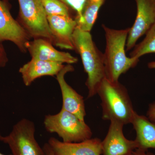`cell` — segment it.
Wrapping results in <instances>:
<instances>
[{
	"label": "cell",
	"mask_w": 155,
	"mask_h": 155,
	"mask_svg": "<svg viewBox=\"0 0 155 155\" xmlns=\"http://www.w3.org/2000/svg\"><path fill=\"white\" fill-rule=\"evenodd\" d=\"M1 136H2V135H1V134H0V137H1ZM0 155H5L3 154L2 153H1V152H0ZM9 155H13V154H12Z\"/></svg>",
	"instance_id": "cell-25"
},
{
	"label": "cell",
	"mask_w": 155,
	"mask_h": 155,
	"mask_svg": "<svg viewBox=\"0 0 155 155\" xmlns=\"http://www.w3.org/2000/svg\"><path fill=\"white\" fill-rule=\"evenodd\" d=\"M44 125L48 132L57 134L64 142H80L91 138L93 134L84 121L62 108L57 114L46 115Z\"/></svg>",
	"instance_id": "cell-4"
},
{
	"label": "cell",
	"mask_w": 155,
	"mask_h": 155,
	"mask_svg": "<svg viewBox=\"0 0 155 155\" xmlns=\"http://www.w3.org/2000/svg\"><path fill=\"white\" fill-rule=\"evenodd\" d=\"M147 117L155 123V102L150 104L147 113Z\"/></svg>",
	"instance_id": "cell-20"
},
{
	"label": "cell",
	"mask_w": 155,
	"mask_h": 155,
	"mask_svg": "<svg viewBox=\"0 0 155 155\" xmlns=\"http://www.w3.org/2000/svg\"><path fill=\"white\" fill-rule=\"evenodd\" d=\"M124 126L119 122H110L107 133L102 141V155H130L137 149L135 140L125 137Z\"/></svg>",
	"instance_id": "cell-8"
},
{
	"label": "cell",
	"mask_w": 155,
	"mask_h": 155,
	"mask_svg": "<svg viewBox=\"0 0 155 155\" xmlns=\"http://www.w3.org/2000/svg\"><path fill=\"white\" fill-rule=\"evenodd\" d=\"M43 148L45 152V153L46 155H54L48 143H45L43 147Z\"/></svg>",
	"instance_id": "cell-23"
},
{
	"label": "cell",
	"mask_w": 155,
	"mask_h": 155,
	"mask_svg": "<svg viewBox=\"0 0 155 155\" xmlns=\"http://www.w3.org/2000/svg\"><path fill=\"white\" fill-rule=\"evenodd\" d=\"M26 48L31 55L32 59L50 62L75 64L77 58L69 53L61 52L53 47L51 42L42 38H37L28 42Z\"/></svg>",
	"instance_id": "cell-13"
},
{
	"label": "cell",
	"mask_w": 155,
	"mask_h": 155,
	"mask_svg": "<svg viewBox=\"0 0 155 155\" xmlns=\"http://www.w3.org/2000/svg\"><path fill=\"white\" fill-rule=\"evenodd\" d=\"M101 101L102 119L125 125L131 124L136 112L127 89L119 81L112 82L105 78L97 91Z\"/></svg>",
	"instance_id": "cell-2"
},
{
	"label": "cell",
	"mask_w": 155,
	"mask_h": 155,
	"mask_svg": "<svg viewBox=\"0 0 155 155\" xmlns=\"http://www.w3.org/2000/svg\"><path fill=\"white\" fill-rule=\"evenodd\" d=\"M73 45L82 60L87 78L85 84L88 89L87 98L97 94L101 82L105 78L103 54L93 40L90 32L84 31L78 27L73 32Z\"/></svg>",
	"instance_id": "cell-3"
},
{
	"label": "cell",
	"mask_w": 155,
	"mask_h": 155,
	"mask_svg": "<svg viewBox=\"0 0 155 155\" xmlns=\"http://www.w3.org/2000/svg\"><path fill=\"white\" fill-rule=\"evenodd\" d=\"M47 19L56 45L62 49H75L72 36L77 26L76 20L59 15L48 16Z\"/></svg>",
	"instance_id": "cell-12"
},
{
	"label": "cell",
	"mask_w": 155,
	"mask_h": 155,
	"mask_svg": "<svg viewBox=\"0 0 155 155\" xmlns=\"http://www.w3.org/2000/svg\"><path fill=\"white\" fill-rule=\"evenodd\" d=\"M104 0H87L82 18L76 21L77 27L84 31L90 32L97 17L98 12Z\"/></svg>",
	"instance_id": "cell-16"
},
{
	"label": "cell",
	"mask_w": 155,
	"mask_h": 155,
	"mask_svg": "<svg viewBox=\"0 0 155 155\" xmlns=\"http://www.w3.org/2000/svg\"><path fill=\"white\" fill-rule=\"evenodd\" d=\"M147 66L150 69H155V61H152V62L149 63L148 64Z\"/></svg>",
	"instance_id": "cell-24"
},
{
	"label": "cell",
	"mask_w": 155,
	"mask_h": 155,
	"mask_svg": "<svg viewBox=\"0 0 155 155\" xmlns=\"http://www.w3.org/2000/svg\"><path fill=\"white\" fill-rule=\"evenodd\" d=\"M48 144L54 155H101L102 140L90 138L76 143H66L51 137Z\"/></svg>",
	"instance_id": "cell-11"
},
{
	"label": "cell",
	"mask_w": 155,
	"mask_h": 155,
	"mask_svg": "<svg viewBox=\"0 0 155 155\" xmlns=\"http://www.w3.org/2000/svg\"><path fill=\"white\" fill-rule=\"evenodd\" d=\"M74 70V67L71 64H68L64 66L56 75L63 99L62 108L84 121L86 113L83 97L68 84L65 79L66 74Z\"/></svg>",
	"instance_id": "cell-10"
},
{
	"label": "cell",
	"mask_w": 155,
	"mask_h": 155,
	"mask_svg": "<svg viewBox=\"0 0 155 155\" xmlns=\"http://www.w3.org/2000/svg\"><path fill=\"white\" fill-rule=\"evenodd\" d=\"M106 38V49L103 54L105 78L112 82L119 81L122 74L135 67L139 59L128 58L125 46L130 28L116 30L102 25Z\"/></svg>",
	"instance_id": "cell-1"
},
{
	"label": "cell",
	"mask_w": 155,
	"mask_h": 155,
	"mask_svg": "<svg viewBox=\"0 0 155 155\" xmlns=\"http://www.w3.org/2000/svg\"><path fill=\"white\" fill-rule=\"evenodd\" d=\"M3 1H4V0H3Z\"/></svg>",
	"instance_id": "cell-27"
},
{
	"label": "cell",
	"mask_w": 155,
	"mask_h": 155,
	"mask_svg": "<svg viewBox=\"0 0 155 155\" xmlns=\"http://www.w3.org/2000/svg\"><path fill=\"white\" fill-rule=\"evenodd\" d=\"M130 155H155L153 153L149 152L148 151H145L143 150L137 149L134 151Z\"/></svg>",
	"instance_id": "cell-22"
},
{
	"label": "cell",
	"mask_w": 155,
	"mask_h": 155,
	"mask_svg": "<svg viewBox=\"0 0 155 155\" xmlns=\"http://www.w3.org/2000/svg\"><path fill=\"white\" fill-rule=\"evenodd\" d=\"M60 1H61V2H63V3H65L64 2V0H60Z\"/></svg>",
	"instance_id": "cell-26"
},
{
	"label": "cell",
	"mask_w": 155,
	"mask_h": 155,
	"mask_svg": "<svg viewBox=\"0 0 155 155\" xmlns=\"http://www.w3.org/2000/svg\"><path fill=\"white\" fill-rule=\"evenodd\" d=\"M131 124L136 133L134 140L137 149L145 151L155 149V123L147 116L139 115L136 112Z\"/></svg>",
	"instance_id": "cell-15"
},
{
	"label": "cell",
	"mask_w": 155,
	"mask_h": 155,
	"mask_svg": "<svg viewBox=\"0 0 155 155\" xmlns=\"http://www.w3.org/2000/svg\"><path fill=\"white\" fill-rule=\"evenodd\" d=\"M155 53V22L146 34L144 39L130 53V58L139 59L147 54Z\"/></svg>",
	"instance_id": "cell-17"
},
{
	"label": "cell",
	"mask_w": 155,
	"mask_h": 155,
	"mask_svg": "<svg viewBox=\"0 0 155 155\" xmlns=\"http://www.w3.org/2000/svg\"><path fill=\"white\" fill-rule=\"evenodd\" d=\"M64 67L63 63L31 59L19 69V72L23 83L28 86L38 78L57 75Z\"/></svg>",
	"instance_id": "cell-14"
},
{
	"label": "cell",
	"mask_w": 155,
	"mask_h": 155,
	"mask_svg": "<svg viewBox=\"0 0 155 155\" xmlns=\"http://www.w3.org/2000/svg\"><path fill=\"white\" fill-rule=\"evenodd\" d=\"M6 41L22 51H25L29 42L27 31L14 19L5 2L0 0V43Z\"/></svg>",
	"instance_id": "cell-9"
},
{
	"label": "cell",
	"mask_w": 155,
	"mask_h": 155,
	"mask_svg": "<svg viewBox=\"0 0 155 155\" xmlns=\"http://www.w3.org/2000/svg\"><path fill=\"white\" fill-rule=\"evenodd\" d=\"M137 14L130 28L126 44V51L134 48L139 39L146 34L155 22V0H135Z\"/></svg>",
	"instance_id": "cell-7"
},
{
	"label": "cell",
	"mask_w": 155,
	"mask_h": 155,
	"mask_svg": "<svg viewBox=\"0 0 155 155\" xmlns=\"http://www.w3.org/2000/svg\"><path fill=\"white\" fill-rule=\"evenodd\" d=\"M87 0H64L66 5L72 7V8L76 11L78 17L76 21H79L82 18V13Z\"/></svg>",
	"instance_id": "cell-19"
},
{
	"label": "cell",
	"mask_w": 155,
	"mask_h": 155,
	"mask_svg": "<svg viewBox=\"0 0 155 155\" xmlns=\"http://www.w3.org/2000/svg\"><path fill=\"white\" fill-rule=\"evenodd\" d=\"M7 62V57L5 49L0 45V67H4Z\"/></svg>",
	"instance_id": "cell-21"
},
{
	"label": "cell",
	"mask_w": 155,
	"mask_h": 155,
	"mask_svg": "<svg viewBox=\"0 0 155 155\" xmlns=\"http://www.w3.org/2000/svg\"><path fill=\"white\" fill-rule=\"evenodd\" d=\"M46 14L51 15L70 17L67 5L60 0H42Z\"/></svg>",
	"instance_id": "cell-18"
},
{
	"label": "cell",
	"mask_w": 155,
	"mask_h": 155,
	"mask_svg": "<svg viewBox=\"0 0 155 155\" xmlns=\"http://www.w3.org/2000/svg\"><path fill=\"white\" fill-rule=\"evenodd\" d=\"M33 122L22 119L17 122L8 135L0 137V140L9 146L13 155H46L35 137Z\"/></svg>",
	"instance_id": "cell-5"
},
{
	"label": "cell",
	"mask_w": 155,
	"mask_h": 155,
	"mask_svg": "<svg viewBox=\"0 0 155 155\" xmlns=\"http://www.w3.org/2000/svg\"><path fill=\"white\" fill-rule=\"evenodd\" d=\"M21 21L31 36L54 42L42 0H18Z\"/></svg>",
	"instance_id": "cell-6"
}]
</instances>
